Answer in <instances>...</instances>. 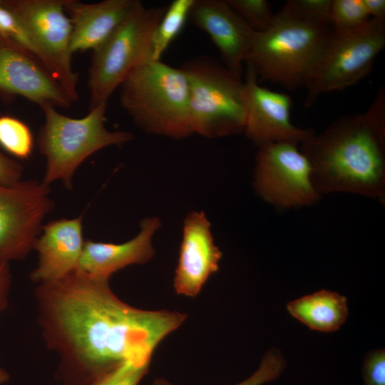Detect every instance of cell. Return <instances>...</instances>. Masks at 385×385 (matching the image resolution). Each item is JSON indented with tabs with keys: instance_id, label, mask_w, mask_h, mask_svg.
Segmentation results:
<instances>
[{
	"instance_id": "1",
	"label": "cell",
	"mask_w": 385,
	"mask_h": 385,
	"mask_svg": "<svg viewBox=\"0 0 385 385\" xmlns=\"http://www.w3.org/2000/svg\"><path fill=\"white\" fill-rule=\"evenodd\" d=\"M109 279L78 270L36 290L47 347L58 354L63 385H91L120 363L150 360L154 350L186 314L149 311L117 297Z\"/></svg>"
},
{
	"instance_id": "2",
	"label": "cell",
	"mask_w": 385,
	"mask_h": 385,
	"mask_svg": "<svg viewBox=\"0 0 385 385\" xmlns=\"http://www.w3.org/2000/svg\"><path fill=\"white\" fill-rule=\"evenodd\" d=\"M312 183L322 194L385 197V93L380 88L363 113L340 117L301 143Z\"/></svg>"
},
{
	"instance_id": "3",
	"label": "cell",
	"mask_w": 385,
	"mask_h": 385,
	"mask_svg": "<svg viewBox=\"0 0 385 385\" xmlns=\"http://www.w3.org/2000/svg\"><path fill=\"white\" fill-rule=\"evenodd\" d=\"M122 108L145 133L180 140L192 135L183 71L160 60L143 63L119 86Z\"/></svg>"
},
{
	"instance_id": "4",
	"label": "cell",
	"mask_w": 385,
	"mask_h": 385,
	"mask_svg": "<svg viewBox=\"0 0 385 385\" xmlns=\"http://www.w3.org/2000/svg\"><path fill=\"white\" fill-rule=\"evenodd\" d=\"M332 32L278 11L267 29L255 32L245 63L257 80L297 89L304 86Z\"/></svg>"
},
{
	"instance_id": "5",
	"label": "cell",
	"mask_w": 385,
	"mask_h": 385,
	"mask_svg": "<svg viewBox=\"0 0 385 385\" xmlns=\"http://www.w3.org/2000/svg\"><path fill=\"white\" fill-rule=\"evenodd\" d=\"M106 107L107 103L98 104L81 118L63 115L50 105L41 107L45 120L36 142L46 158L44 184L61 180L71 190L74 173L86 158L103 148L121 145L133 138L131 133L105 127Z\"/></svg>"
},
{
	"instance_id": "6",
	"label": "cell",
	"mask_w": 385,
	"mask_h": 385,
	"mask_svg": "<svg viewBox=\"0 0 385 385\" xmlns=\"http://www.w3.org/2000/svg\"><path fill=\"white\" fill-rule=\"evenodd\" d=\"M188 86L192 134L217 138L243 132L245 83L222 63L208 56L180 66Z\"/></svg>"
},
{
	"instance_id": "7",
	"label": "cell",
	"mask_w": 385,
	"mask_h": 385,
	"mask_svg": "<svg viewBox=\"0 0 385 385\" xmlns=\"http://www.w3.org/2000/svg\"><path fill=\"white\" fill-rule=\"evenodd\" d=\"M165 9L166 6L147 8L135 0L126 19L101 46L92 51L87 82L90 109L107 103L133 68L154 61L153 36Z\"/></svg>"
},
{
	"instance_id": "8",
	"label": "cell",
	"mask_w": 385,
	"mask_h": 385,
	"mask_svg": "<svg viewBox=\"0 0 385 385\" xmlns=\"http://www.w3.org/2000/svg\"><path fill=\"white\" fill-rule=\"evenodd\" d=\"M385 46V19H371L346 34L332 31L304 85V106L310 107L323 93L342 91L369 74Z\"/></svg>"
},
{
	"instance_id": "9",
	"label": "cell",
	"mask_w": 385,
	"mask_h": 385,
	"mask_svg": "<svg viewBox=\"0 0 385 385\" xmlns=\"http://www.w3.org/2000/svg\"><path fill=\"white\" fill-rule=\"evenodd\" d=\"M64 2L65 0H1L26 32L35 57L74 102L78 100V76L72 68V26L64 9Z\"/></svg>"
},
{
	"instance_id": "10",
	"label": "cell",
	"mask_w": 385,
	"mask_h": 385,
	"mask_svg": "<svg viewBox=\"0 0 385 385\" xmlns=\"http://www.w3.org/2000/svg\"><path fill=\"white\" fill-rule=\"evenodd\" d=\"M293 143L259 148L255 158L253 187L266 202L280 209L315 204L321 195L315 189L307 158Z\"/></svg>"
},
{
	"instance_id": "11",
	"label": "cell",
	"mask_w": 385,
	"mask_h": 385,
	"mask_svg": "<svg viewBox=\"0 0 385 385\" xmlns=\"http://www.w3.org/2000/svg\"><path fill=\"white\" fill-rule=\"evenodd\" d=\"M50 186L36 180L0 184V265L25 258L53 210Z\"/></svg>"
},
{
	"instance_id": "12",
	"label": "cell",
	"mask_w": 385,
	"mask_h": 385,
	"mask_svg": "<svg viewBox=\"0 0 385 385\" xmlns=\"http://www.w3.org/2000/svg\"><path fill=\"white\" fill-rule=\"evenodd\" d=\"M243 132L259 148L277 143H302L315 133L296 127L290 120L292 99L287 93L261 86L247 67Z\"/></svg>"
},
{
	"instance_id": "13",
	"label": "cell",
	"mask_w": 385,
	"mask_h": 385,
	"mask_svg": "<svg viewBox=\"0 0 385 385\" xmlns=\"http://www.w3.org/2000/svg\"><path fill=\"white\" fill-rule=\"evenodd\" d=\"M23 97L40 107L67 108L73 102L45 66L27 51L0 36V98Z\"/></svg>"
},
{
	"instance_id": "14",
	"label": "cell",
	"mask_w": 385,
	"mask_h": 385,
	"mask_svg": "<svg viewBox=\"0 0 385 385\" xmlns=\"http://www.w3.org/2000/svg\"><path fill=\"white\" fill-rule=\"evenodd\" d=\"M222 252L215 244L211 224L203 211L189 212L183 222V237L174 277L177 294L194 297L219 269Z\"/></svg>"
},
{
	"instance_id": "15",
	"label": "cell",
	"mask_w": 385,
	"mask_h": 385,
	"mask_svg": "<svg viewBox=\"0 0 385 385\" xmlns=\"http://www.w3.org/2000/svg\"><path fill=\"white\" fill-rule=\"evenodd\" d=\"M188 19L209 36L220 53L222 63L242 78L243 65L256 31L226 0H195Z\"/></svg>"
},
{
	"instance_id": "16",
	"label": "cell",
	"mask_w": 385,
	"mask_h": 385,
	"mask_svg": "<svg viewBox=\"0 0 385 385\" xmlns=\"http://www.w3.org/2000/svg\"><path fill=\"white\" fill-rule=\"evenodd\" d=\"M84 242L82 215L43 225L34 247L38 262L31 272V280L39 284L48 283L76 270Z\"/></svg>"
},
{
	"instance_id": "17",
	"label": "cell",
	"mask_w": 385,
	"mask_h": 385,
	"mask_svg": "<svg viewBox=\"0 0 385 385\" xmlns=\"http://www.w3.org/2000/svg\"><path fill=\"white\" fill-rule=\"evenodd\" d=\"M161 226L157 217L142 220L140 231L131 240L115 244L85 240L77 270L88 275L109 279L115 272L134 264H145L155 255L153 237Z\"/></svg>"
},
{
	"instance_id": "18",
	"label": "cell",
	"mask_w": 385,
	"mask_h": 385,
	"mask_svg": "<svg viewBox=\"0 0 385 385\" xmlns=\"http://www.w3.org/2000/svg\"><path fill=\"white\" fill-rule=\"evenodd\" d=\"M135 0H104L86 4L65 0L64 9L71 24V51L95 50L120 25Z\"/></svg>"
},
{
	"instance_id": "19",
	"label": "cell",
	"mask_w": 385,
	"mask_h": 385,
	"mask_svg": "<svg viewBox=\"0 0 385 385\" xmlns=\"http://www.w3.org/2000/svg\"><path fill=\"white\" fill-rule=\"evenodd\" d=\"M289 314L312 330L332 332L347 319L346 298L335 292L321 289L287 304Z\"/></svg>"
},
{
	"instance_id": "20",
	"label": "cell",
	"mask_w": 385,
	"mask_h": 385,
	"mask_svg": "<svg viewBox=\"0 0 385 385\" xmlns=\"http://www.w3.org/2000/svg\"><path fill=\"white\" fill-rule=\"evenodd\" d=\"M195 0H174L168 6L155 31L153 58L160 60L162 55L183 30Z\"/></svg>"
},
{
	"instance_id": "21",
	"label": "cell",
	"mask_w": 385,
	"mask_h": 385,
	"mask_svg": "<svg viewBox=\"0 0 385 385\" xmlns=\"http://www.w3.org/2000/svg\"><path fill=\"white\" fill-rule=\"evenodd\" d=\"M0 146L12 157L29 158L34 151V138L30 128L11 115H0Z\"/></svg>"
},
{
	"instance_id": "22",
	"label": "cell",
	"mask_w": 385,
	"mask_h": 385,
	"mask_svg": "<svg viewBox=\"0 0 385 385\" xmlns=\"http://www.w3.org/2000/svg\"><path fill=\"white\" fill-rule=\"evenodd\" d=\"M369 17L362 0H332L331 28L337 34H346L364 27Z\"/></svg>"
},
{
	"instance_id": "23",
	"label": "cell",
	"mask_w": 385,
	"mask_h": 385,
	"mask_svg": "<svg viewBox=\"0 0 385 385\" xmlns=\"http://www.w3.org/2000/svg\"><path fill=\"white\" fill-rule=\"evenodd\" d=\"M230 8L255 31L267 29L275 14L266 0H226Z\"/></svg>"
},
{
	"instance_id": "24",
	"label": "cell",
	"mask_w": 385,
	"mask_h": 385,
	"mask_svg": "<svg viewBox=\"0 0 385 385\" xmlns=\"http://www.w3.org/2000/svg\"><path fill=\"white\" fill-rule=\"evenodd\" d=\"M332 0H289L279 12L314 24L331 26Z\"/></svg>"
},
{
	"instance_id": "25",
	"label": "cell",
	"mask_w": 385,
	"mask_h": 385,
	"mask_svg": "<svg viewBox=\"0 0 385 385\" xmlns=\"http://www.w3.org/2000/svg\"><path fill=\"white\" fill-rule=\"evenodd\" d=\"M150 360H126L108 371L91 385H138L148 371Z\"/></svg>"
},
{
	"instance_id": "26",
	"label": "cell",
	"mask_w": 385,
	"mask_h": 385,
	"mask_svg": "<svg viewBox=\"0 0 385 385\" xmlns=\"http://www.w3.org/2000/svg\"><path fill=\"white\" fill-rule=\"evenodd\" d=\"M286 361L275 349H270L263 356L257 371L245 381L236 385H262L276 379L284 370ZM153 385H173L163 378H156Z\"/></svg>"
},
{
	"instance_id": "27",
	"label": "cell",
	"mask_w": 385,
	"mask_h": 385,
	"mask_svg": "<svg viewBox=\"0 0 385 385\" xmlns=\"http://www.w3.org/2000/svg\"><path fill=\"white\" fill-rule=\"evenodd\" d=\"M0 36L19 45L34 57V49L23 26L0 0ZM36 58V57H35Z\"/></svg>"
},
{
	"instance_id": "28",
	"label": "cell",
	"mask_w": 385,
	"mask_h": 385,
	"mask_svg": "<svg viewBox=\"0 0 385 385\" xmlns=\"http://www.w3.org/2000/svg\"><path fill=\"white\" fill-rule=\"evenodd\" d=\"M365 385H385V351L377 349L366 356L363 365Z\"/></svg>"
},
{
	"instance_id": "29",
	"label": "cell",
	"mask_w": 385,
	"mask_h": 385,
	"mask_svg": "<svg viewBox=\"0 0 385 385\" xmlns=\"http://www.w3.org/2000/svg\"><path fill=\"white\" fill-rule=\"evenodd\" d=\"M23 167L0 151V184L10 185L21 180Z\"/></svg>"
},
{
	"instance_id": "30",
	"label": "cell",
	"mask_w": 385,
	"mask_h": 385,
	"mask_svg": "<svg viewBox=\"0 0 385 385\" xmlns=\"http://www.w3.org/2000/svg\"><path fill=\"white\" fill-rule=\"evenodd\" d=\"M11 282L9 264L0 265V315L8 305Z\"/></svg>"
},
{
	"instance_id": "31",
	"label": "cell",
	"mask_w": 385,
	"mask_h": 385,
	"mask_svg": "<svg viewBox=\"0 0 385 385\" xmlns=\"http://www.w3.org/2000/svg\"><path fill=\"white\" fill-rule=\"evenodd\" d=\"M362 2L371 19H385L384 0H362Z\"/></svg>"
},
{
	"instance_id": "32",
	"label": "cell",
	"mask_w": 385,
	"mask_h": 385,
	"mask_svg": "<svg viewBox=\"0 0 385 385\" xmlns=\"http://www.w3.org/2000/svg\"><path fill=\"white\" fill-rule=\"evenodd\" d=\"M10 379L9 374L0 366V385L6 383Z\"/></svg>"
}]
</instances>
